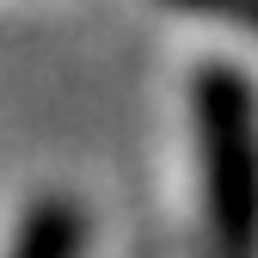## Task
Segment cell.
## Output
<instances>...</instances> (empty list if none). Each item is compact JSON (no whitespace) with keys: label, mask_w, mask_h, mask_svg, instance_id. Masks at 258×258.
Here are the masks:
<instances>
[{"label":"cell","mask_w":258,"mask_h":258,"mask_svg":"<svg viewBox=\"0 0 258 258\" xmlns=\"http://www.w3.org/2000/svg\"><path fill=\"white\" fill-rule=\"evenodd\" d=\"M80 246H86V215L68 197H43L19 221V240L7 258H80Z\"/></svg>","instance_id":"2"},{"label":"cell","mask_w":258,"mask_h":258,"mask_svg":"<svg viewBox=\"0 0 258 258\" xmlns=\"http://www.w3.org/2000/svg\"><path fill=\"white\" fill-rule=\"evenodd\" d=\"M197 142L221 258H258V99L240 74H197Z\"/></svg>","instance_id":"1"},{"label":"cell","mask_w":258,"mask_h":258,"mask_svg":"<svg viewBox=\"0 0 258 258\" xmlns=\"http://www.w3.org/2000/svg\"><path fill=\"white\" fill-rule=\"evenodd\" d=\"M172 7H190L203 19H221V25H240L258 37V0H172Z\"/></svg>","instance_id":"3"}]
</instances>
